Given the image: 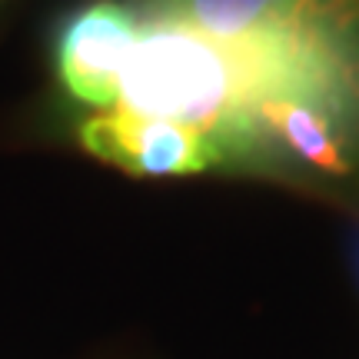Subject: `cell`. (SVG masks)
Returning a JSON list of instances; mask_svg holds the SVG:
<instances>
[{"label": "cell", "mask_w": 359, "mask_h": 359, "mask_svg": "<svg viewBox=\"0 0 359 359\" xmlns=\"http://www.w3.org/2000/svg\"><path fill=\"white\" fill-rule=\"evenodd\" d=\"M259 103L257 70L243 43H217L167 17L140 24L116 107L200 130L226 156L257 140Z\"/></svg>", "instance_id": "1"}, {"label": "cell", "mask_w": 359, "mask_h": 359, "mask_svg": "<svg viewBox=\"0 0 359 359\" xmlns=\"http://www.w3.org/2000/svg\"><path fill=\"white\" fill-rule=\"evenodd\" d=\"M83 150L133 177H190L223 163L226 156L206 133L170 120L103 110L80 127Z\"/></svg>", "instance_id": "2"}, {"label": "cell", "mask_w": 359, "mask_h": 359, "mask_svg": "<svg viewBox=\"0 0 359 359\" xmlns=\"http://www.w3.org/2000/svg\"><path fill=\"white\" fill-rule=\"evenodd\" d=\"M140 37V20L120 4H93L60 30L57 70L80 103L114 110L120 103V77Z\"/></svg>", "instance_id": "3"}, {"label": "cell", "mask_w": 359, "mask_h": 359, "mask_svg": "<svg viewBox=\"0 0 359 359\" xmlns=\"http://www.w3.org/2000/svg\"><path fill=\"white\" fill-rule=\"evenodd\" d=\"M259 127H269L296 156L326 173H349V156L343 154V140L333 116L323 103L293 100V97H273L257 107Z\"/></svg>", "instance_id": "4"}, {"label": "cell", "mask_w": 359, "mask_h": 359, "mask_svg": "<svg viewBox=\"0 0 359 359\" xmlns=\"http://www.w3.org/2000/svg\"><path fill=\"white\" fill-rule=\"evenodd\" d=\"M156 17L187 24L217 43H240L269 27L286 24L273 0H160Z\"/></svg>", "instance_id": "5"}, {"label": "cell", "mask_w": 359, "mask_h": 359, "mask_svg": "<svg viewBox=\"0 0 359 359\" xmlns=\"http://www.w3.org/2000/svg\"><path fill=\"white\" fill-rule=\"evenodd\" d=\"M349 20H359V0H330V24L343 27Z\"/></svg>", "instance_id": "6"}]
</instances>
